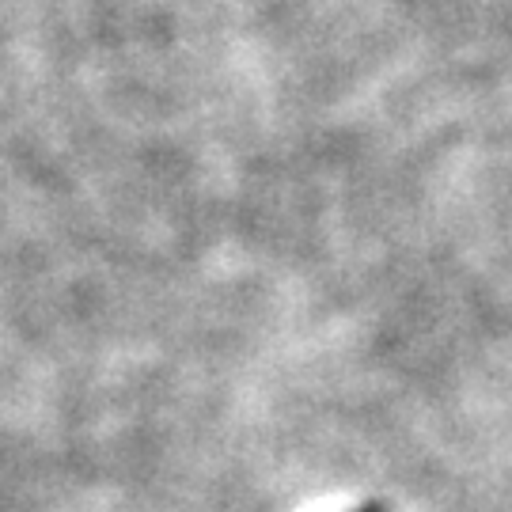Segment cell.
I'll list each match as a JSON object with an SVG mask.
<instances>
[{
    "label": "cell",
    "instance_id": "obj_1",
    "mask_svg": "<svg viewBox=\"0 0 512 512\" xmlns=\"http://www.w3.org/2000/svg\"><path fill=\"white\" fill-rule=\"evenodd\" d=\"M361 512H380V509H361Z\"/></svg>",
    "mask_w": 512,
    "mask_h": 512
}]
</instances>
